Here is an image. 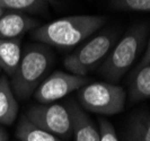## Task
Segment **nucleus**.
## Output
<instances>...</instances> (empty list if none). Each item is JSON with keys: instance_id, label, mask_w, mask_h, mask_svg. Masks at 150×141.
Here are the masks:
<instances>
[{"instance_id": "1", "label": "nucleus", "mask_w": 150, "mask_h": 141, "mask_svg": "<svg viewBox=\"0 0 150 141\" xmlns=\"http://www.w3.org/2000/svg\"><path fill=\"white\" fill-rule=\"evenodd\" d=\"M107 18L103 15H72L40 25L32 30L30 37L38 43L69 50L80 44L104 26Z\"/></svg>"}, {"instance_id": "2", "label": "nucleus", "mask_w": 150, "mask_h": 141, "mask_svg": "<svg viewBox=\"0 0 150 141\" xmlns=\"http://www.w3.org/2000/svg\"><path fill=\"white\" fill-rule=\"evenodd\" d=\"M53 63L50 46L42 43L28 44L24 51L11 77V88L19 99H28L46 78Z\"/></svg>"}, {"instance_id": "3", "label": "nucleus", "mask_w": 150, "mask_h": 141, "mask_svg": "<svg viewBox=\"0 0 150 141\" xmlns=\"http://www.w3.org/2000/svg\"><path fill=\"white\" fill-rule=\"evenodd\" d=\"M147 24H137L130 27L108 55L99 66V74L107 82L116 84L127 74L138 55L142 51L148 35Z\"/></svg>"}, {"instance_id": "4", "label": "nucleus", "mask_w": 150, "mask_h": 141, "mask_svg": "<svg viewBox=\"0 0 150 141\" xmlns=\"http://www.w3.org/2000/svg\"><path fill=\"white\" fill-rule=\"evenodd\" d=\"M119 36L117 30H107L87 41L76 49L63 61V66L70 74L87 76L96 67L102 64L108 55Z\"/></svg>"}, {"instance_id": "5", "label": "nucleus", "mask_w": 150, "mask_h": 141, "mask_svg": "<svg viewBox=\"0 0 150 141\" xmlns=\"http://www.w3.org/2000/svg\"><path fill=\"white\" fill-rule=\"evenodd\" d=\"M78 102L83 110L100 115H114L124 110L127 94L123 87L112 82L87 84L78 90Z\"/></svg>"}, {"instance_id": "6", "label": "nucleus", "mask_w": 150, "mask_h": 141, "mask_svg": "<svg viewBox=\"0 0 150 141\" xmlns=\"http://www.w3.org/2000/svg\"><path fill=\"white\" fill-rule=\"evenodd\" d=\"M25 115L36 126L60 139H68L74 134L71 115L67 107L62 104L40 103L30 106Z\"/></svg>"}, {"instance_id": "7", "label": "nucleus", "mask_w": 150, "mask_h": 141, "mask_svg": "<svg viewBox=\"0 0 150 141\" xmlns=\"http://www.w3.org/2000/svg\"><path fill=\"white\" fill-rule=\"evenodd\" d=\"M89 81L87 76H79L64 71H54L47 76L33 94L41 104L54 103L70 93L79 90Z\"/></svg>"}, {"instance_id": "8", "label": "nucleus", "mask_w": 150, "mask_h": 141, "mask_svg": "<svg viewBox=\"0 0 150 141\" xmlns=\"http://www.w3.org/2000/svg\"><path fill=\"white\" fill-rule=\"evenodd\" d=\"M40 26L38 19L21 11H5L0 16V40L21 38Z\"/></svg>"}, {"instance_id": "9", "label": "nucleus", "mask_w": 150, "mask_h": 141, "mask_svg": "<svg viewBox=\"0 0 150 141\" xmlns=\"http://www.w3.org/2000/svg\"><path fill=\"white\" fill-rule=\"evenodd\" d=\"M68 111L71 115L75 141H99V132L93 120L74 101L68 102Z\"/></svg>"}, {"instance_id": "10", "label": "nucleus", "mask_w": 150, "mask_h": 141, "mask_svg": "<svg viewBox=\"0 0 150 141\" xmlns=\"http://www.w3.org/2000/svg\"><path fill=\"white\" fill-rule=\"evenodd\" d=\"M18 114V102L6 74L0 76V124L11 125Z\"/></svg>"}, {"instance_id": "11", "label": "nucleus", "mask_w": 150, "mask_h": 141, "mask_svg": "<svg viewBox=\"0 0 150 141\" xmlns=\"http://www.w3.org/2000/svg\"><path fill=\"white\" fill-rule=\"evenodd\" d=\"M129 97L133 103L150 98V62L134 69L129 80Z\"/></svg>"}, {"instance_id": "12", "label": "nucleus", "mask_w": 150, "mask_h": 141, "mask_svg": "<svg viewBox=\"0 0 150 141\" xmlns=\"http://www.w3.org/2000/svg\"><path fill=\"white\" fill-rule=\"evenodd\" d=\"M22 57V40H0V68L7 76L13 77Z\"/></svg>"}, {"instance_id": "13", "label": "nucleus", "mask_w": 150, "mask_h": 141, "mask_svg": "<svg viewBox=\"0 0 150 141\" xmlns=\"http://www.w3.org/2000/svg\"><path fill=\"white\" fill-rule=\"evenodd\" d=\"M15 134L18 141H62L54 134L32 123L24 114L18 121Z\"/></svg>"}, {"instance_id": "14", "label": "nucleus", "mask_w": 150, "mask_h": 141, "mask_svg": "<svg viewBox=\"0 0 150 141\" xmlns=\"http://www.w3.org/2000/svg\"><path fill=\"white\" fill-rule=\"evenodd\" d=\"M53 4L58 2L55 0H0V8L25 14H45L49 10V6Z\"/></svg>"}, {"instance_id": "15", "label": "nucleus", "mask_w": 150, "mask_h": 141, "mask_svg": "<svg viewBox=\"0 0 150 141\" xmlns=\"http://www.w3.org/2000/svg\"><path fill=\"white\" fill-rule=\"evenodd\" d=\"M125 141H150V114L139 112L131 118L127 129Z\"/></svg>"}, {"instance_id": "16", "label": "nucleus", "mask_w": 150, "mask_h": 141, "mask_svg": "<svg viewBox=\"0 0 150 141\" xmlns=\"http://www.w3.org/2000/svg\"><path fill=\"white\" fill-rule=\"evenodd\" d=\"M110 5L121 11H149L150 0H110Z\"/></svg>"}, {"instance_id": "17", "label": "nucleus", "mask_w": 150, "mask_h": 141, "mask_svg": "<svg viewBox=\"0 0 150 141\" xmlns=\"http://www.w3.org/2000/svg\"><path fill=\"white\" fill-rule=\"evenodd\" d=\"M98 132H99V141H119L116 131L112 125V123L103 118L99 119Z\"/></svg>"}, {"instance_id": "18", "label": "nucleus", "mask_w": 150, "mask_h": 141, "mask_svg": "<svg viewBox=\"0 0 150 141\" xmlns=\"http://www.w3.org/2000/svg\"><path fill=\"white\" fill-rule=\"evenodd\" d=\"M149 62H150V40H149V42H148V44H147V49H146V51H144V54H143V57L141 58V60H140L139 64L135 67V69H139V68L143 67V66H146V64L149 63Z\"/></svg>"}, {"instance_id": "19", "label": "nucleus", "mask_w": 150, "mask_h": 141, "mask_svg": "<svg viewBox=\"0 0 150 141\" xmlns=\"http://www.w3.org/2000/svg\"><path fill=\"white\" fill-rule=\"evenodd\" d=\"M0 141H8V134L7 132L0 126Z\"/></svg>"}, {"instance_id": "20", "label": "nucleus", "mask_w": 150, "mask_h": 141, "mask_svg": "<svg viewBox=\"0 0 150 141\" xmlns=\"http://www.w3.org/2000/svg\"><path fill=\"white\" fill-rule=\"evenodd\" d=\"M5 11H6V10H4V9H2V8H0V16L2 15V14H4V13H5Z\"/></svg>"}, {"instance_id": "21", "label": "nucleus", "mask_w": 150, "mask_h": 141, "mask_svg": "<svg viewBox=\"0 0 150 141\" xmlns=\"http://www.w3.org/2000/svg\"><path fill=\"white\" fill-rule=\"evenodd\" d=\"M1 71H2V70H1V68H0V74H1ZM0 76H1V74H0Z\"/></svg>"}]
</instances>
